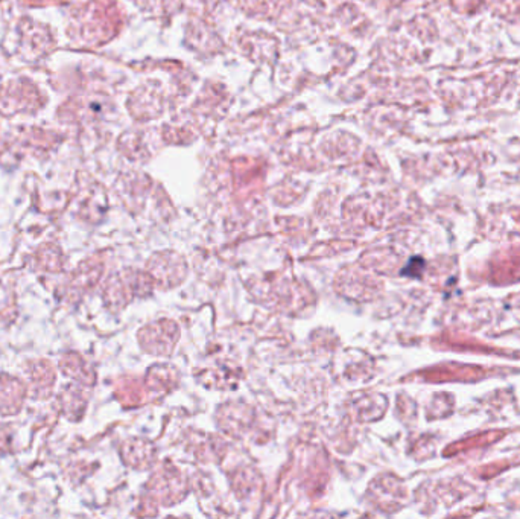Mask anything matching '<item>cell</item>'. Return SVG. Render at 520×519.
<instances>
[{"label":"cell","mask_w":520,"mask_h":519,"mask_svg":"<svg viewBox=\"0 0 520 519\" xmlns=\"http://www.w3.org/2000/svg\"><path fill=\"white\" fill-rule=\"evenodd\" d=\"M424 267H426V262H424L421 258H412L408 265H406L403 270H402V275L403 276H408V277H420V275L423 273Z\"/></svg>","instance_id":"1"}]
</instances>
